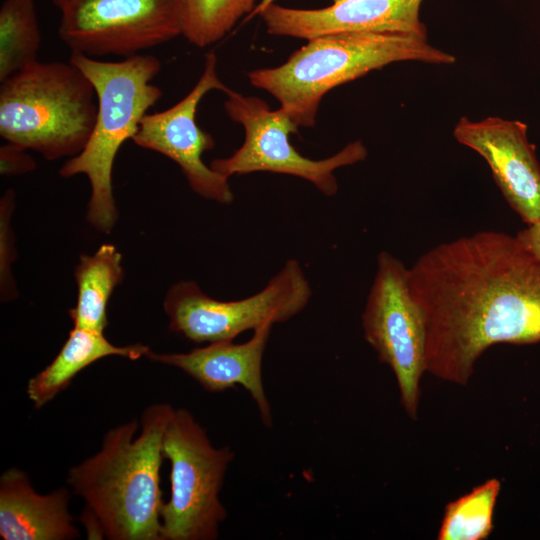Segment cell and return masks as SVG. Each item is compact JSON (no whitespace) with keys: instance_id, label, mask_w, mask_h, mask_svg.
Here are the masks:
<instances>
[{"instance_id":"cell-1","label":"cell","mask_w":540,"mask_h":540,"mask_svg":"<svg viewBox=\"0 0 540 540\" xmlns=\"http://www.w3.org/2000/svg\"><path fill=\"white\" fill-rule=\"evenodd\" d=\"M426 327V372L465 386L491 346L540 342V262L516 236L484 230L440 243L408 268Z\"/></svg>"},{"instance_id":"cell-2","label":"cell","mask_w":540,"mask_h":540,"mask_svg":"<svg viewBox=\"0 0 540 540\" xmlns=\"http://www.w3.org/2000/svg\"><path fill=\"white\" fill-rule=\"evenodd\" d=\"M174 408L153 404L141 417L110 429L101 449L71 467L67 483L85 502L89 538L161 540L162 440Z\"/></svg>"},{"instance_id":"cell-3","label":"cell","mask_w":540,"mask_h":540,"mask_svg":"<svg viewBox=\"0 0 540 540\" xmlns=\"http://www.w3.org/2000/svg\"><path fill=\"white\" fill-rule=\"evenodd\" d=\"M402 61L452 64L456 58L414 35L335 33L307 40L282 65L252 70L248 79L276 98L299 127H313L331 89Z\"/></svg>"},{"instance_id":"cell-4","label":"cell","mask_w":540,"mask_h":540,"mask_svg":"<svg viewBox=\"0 0 540 540\" xmlns=\"http://www.w3.org/2000/svg\"><path fill=\"white\" fill-rule=\"evenodd\" d=\"M69 61L94 86L98 112L85 147L63 164L59 174L65 178L87 176L91 186L87 219L97 230L107 233L117 221L112 191L114 161L122 144L134 138L148 109L162 97V90L152 84L161 63L147 54L112 62L76 52H71Z\"/></svg>"},{"instance_id":"cell-5","label":"cell","mask_w":540,"mask_h":540,"mask_svg":"<svg viewBox=\"0 0 540 540\" xmlns=\"http://www.w3.org/2000/svg\"><path fill=\"white\" fill-rule=\"evenodd\" d=\"M97 112L94 86L70 61H36L1 81V137L47 160L79 154Z\"/></svg>"},{"instance_id":"cell-6","label":"cell","mask_w":540,"mask_h":540,"mask_svg":"<svg viewBox=\"0 0 540 540\" xmlns=\"http://www.w3.org/2000/svg\"><path fill=\"white\" fill-rule=\"evenodd\" d=\"M170 462V497L160 511L161 540H214L227 511L220 492L234 459L229 446L215 447L185 408L174 409L162 440Z\"/></svg>"},{"instance_id":"cell-7","label":"cell","mask_w":540,"mask_h":540,"mask_svg":"<svg viewBox=\"0 0 540 540\" xmlns=\"http://www.w3.org/2000/svg\"><path fill=\"white\" fill-rule=\"evenodd\" d=\"M312 289L295 259L288 260L258 293L220 301L203 293L194 281L183 280L167 292L163 306L169 328L195 343L233 341L266 323L286 322L308 304Z\"/></svg>"},{"instance_id":"cell-8","label":"cell","mask_w":540,"mask_h":540,"mask_svg":"<svg viewBox=\"0 0 540 540\" xmlns=\"http://www.w3.org/2000/svg\"><path fill=\"white\" fill-rule=\"evenodd\" d=\"M225 94L224 109L228 117L241 124L245 132L239 149L209 165L227 178L260 171L288 174L311 182L326 196H333L338 191L334 171L367 157L365 145L354 141L326 159H309L290 143L289 135L297 133L299 126L281 108L271 110L264 100L230 88Z\"/></svg>"},{"instance_id":"cell-9","label":"cell","mask_w":540,"mask_h":540,"mask_svg":"<svg viewBox=\"0 0 540 540\" xmlns=\"http://www.w3.org/2000/svg\"><path fill=\"white\" fill-rule=\"evenodd\" d=\"M364 338L392 370L401 404L417 419L420 380L426 372V327L408 282V267L382 251L362 313Z\"/></svg>"},{"instance_id":"cell-10","label":"cell","mask_w":540,"mask_h":540,"mask_svg":"<svg viewBox=\"0 0 540 540\" xmlns=\"http://www.w3.org/2000/svg\"><path fill=\"white\" fill-rule=\"evenodd\" d=\"M182 0H84L61 12L58 36L89 57L125 58L182 35Z\"/></svg>"},{"instance_id":"cell-11","label":"cell","mask_w":540,"mask_h":540,"mask_svg":"<svg viewBox=\"0 0 540 540\" xmlns=\"http://www.w3.org/2000/svg\"><path fill=\"white\" fill-rule=\"evenodd\" d=\"M216 65L215 53L206 54L204 70L192 90L170 108L145 114L132 140L136 145L174 161L191 189L201 197L230 204L234 194L229 178L217 173L202 160L203 153L213 149L215 141L196 122L202 98L212 90L226 93L229 89L219 79Z\"/></svg>"},{"instance_id":"cell-12","label":"cell","mask_w":540,"mask_h":540,"mask_svg":"<svg viewBox=\"0 0 540 540\" xmlns=\"http://www.w3.org/2000/svg\"><path fill=\"white\" fill-rule=\"evenodd\" d=\"M527 129L518 120L461 117L453 135L487 162L504 199L528 225L540 218V163Z\"/></svg>"},{"instance_id":"cell-13","label":"cell","mask_w":540,"mask_h":540,"mask_svg":"<svg viewBox=\"0 0 540 540\" xmlns=\"http://www.w3.org/2000/svg\"><path fill=\"white\" fill-rule=\"evenodd\" d=\"M424 0H340L320 9L268 5L258 15L269 34L309 40L335 33H393L427 38Z\"/></svg>"},{"instance_id":"cell-14","label":"cell","mask_w":540,"mask_h":540,"mask_svg":"<svg viewBox=\"0 0 540 540\" xmlns=\"http://www.w3.org/2000/svg\"><path fill=\"white\" fill-rule=\"evenodd\" d=\"M272 326V323L260 326L248 341L241 344L212 342L187 353H155L149 350L145 357L182 370L210 393L242 386L255 402L262 423L271 427L272 411L264 389L262 362Z\"/></svg>"},{"instance_id":"cell-15","label":"cell","mask_w":540,"mask_h":540,"mask_svg":"<svg viewBox=\"0 0 540 540\" xmlns=\"http://www.w3.org/2000/svg\"><path fill=\"white\" fill-rule=\"evenodd\" d=\"M62 487L39 494L28 475L10 468L0 477V537L4 540H72L80 537Z\"/></svg>"},{"instance_id":"cell-16","label":"cell","mask_w":540,"mask_h":540,"mask_svg":"<svg viewBox=\"0 0 540 540\" xmlns=\"http://www.w3.org/2000/svg\"><path fill=\"white\" fill-rule=\"evenodd\" d=\"M150 350L143 344L116 346L103 333L74 327L52 362L33 376L27 384V395L40 409L65 390L73 378L90 364L107 356L137 360Z\"/></svg>"},{"instance_id":"cell-17","label":"cell","mask_w":540,"mask_h":540,"mask_svg":"<svg viewBox=\"0 0 540 540\" xmlns=\"http://www.w3.org/2000/svg\"><path fill=\"white\" fill-rule=\"evenodd\" d=\"M121 261V253L112 244L101 245L92 255H81L75 268L77 301L68 311L74 327L104 332L109 298L124 276Z\"/></svg>"},{"instance_id":"cell-18","label":"cell","mask_w":540,"mask_h":540,"mask_svg":"<svg viewBox=\"0 0 540 540\" xmlns=\"http://www.w3.org/2000/svg\"><path fill=\"white\" fill-rule=\"evenodd\" d=\"M40 44L35 0H4L0 7V82L38 61Z\"/></svg>"},{"instance_id":"cell-19","label":"cell","mask_w":540,"mask_h":540,"mask_svg":"<svg viewBox=\"0 0 540 540\" xmlns=\"http://www.w3.org/2000/svg\"><path fill=\"white\" fill-rule=\"evenodd\" d=\"M501 489L489 479L448 503L437 534L439 540H483L493 530V514Z\"/></svg>"},{"instance_id":"cell-20","label":"cell","mask_w":540,"mask_h":540,"mask_svg":"<svg viewBox=\"0 0 540 540\" xmlns=\"http://www.w3.org/2000/svg\"><path fill=\"white\" fill-rule=\"evenodd\" d=\"M261 0H182V36L203 48L223 38Z\"/></svg>"},{"instance_id":"cell-21","label":"cell","mask_w":540,"mask_h":540,"mask_svg":"<svg viewBox=\"0 0 540 540\" xmlns=\"http://www.w3.org/2000/svg\"><path fill=\"white\" fill-rule=\"evenodd\" d=\"M35 160L26 149L7 142L0 148V172L2 175H20L33 171Z\"/></svg>"},{"instance_id":"cell-22","label":"cell","mask_w":540,"mask_h":540,"mask_svg":"<svg viewBox=\"0 0 540 540\" xmlns=\"http://www.w3.org/2000/svg\"><path fill=\"white\" fill-rule=\"evenodd\" d=\"M522 247L540 262V218L515 235Z\"/></svg>"},{"instance_id":"cell-23","label":"cell","mask_w":540,"mask_h":540,"mask_svg":"<svg viewBox=\"0 0 540 540\" xmlns=\"http://www.w3.org/2000/svg\"><path fill=\"white\" fill-rule=\"evenodd\" d=\"M61 12L84 0H50Z\"/></svg>"},{"instance_id":"cell-24","label":"cell","mask_w":540,"mask_h":540,"mask_svg":"<svg viewBox=\"0 0 540 540\" xmlns=\"http://www.w3.org/2000/svg\"><path fill=\"white\" fill-rule=\"evenodd\" d=\"M276 0H261L258 5L256 6V8L252 11V13L247 16V19L253 17V16H256L258 15L263 9H265L268 5L274 3ZM333 3L334 2H338L340 0H332Z\"/></svg>"}]
</instances>
